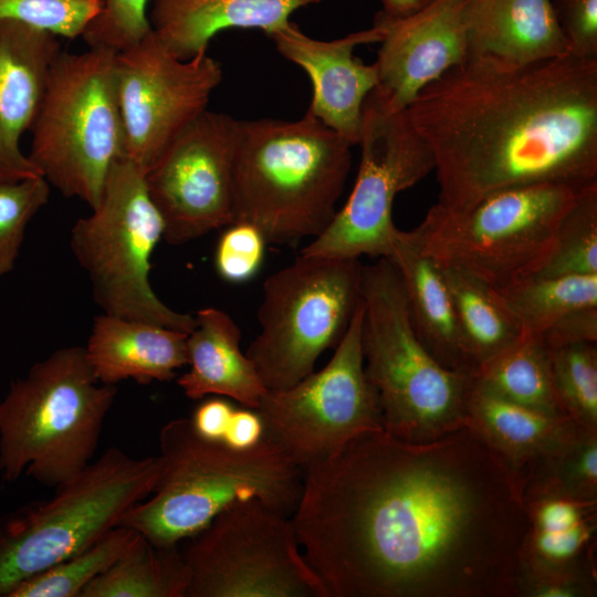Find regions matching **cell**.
I'll use <instances>...</instances> for the list:
<instances>
[{
  "label": "cell",
  "mask_w": 597,
  "mask_h": 597,
  "mask_svg": "<svg viewBox=\"0 0 597 597\" xmlns=\"http://www.w3.org/2000/svg\"><path fill=\"white\" fill-rule=\"evenodd\" d=\"M291 519L329 597H517L521 488L469 427L357 436L305 469Z\"/></svg>",
  "instance_id": "6da1fadb"
},
{
  "label": "cell",
  "mask_w": 597,
  "mask_h": 597,
  "mask_svg": "<svg viewBox=\"0 0 597 597\" xmlns=\"http://www.w3.org/2000/svg\"><path fill=\"white\" fill-rule=\"evenodd\" d=\"M406 113L433 156L444 211L520 185L597 182V60L506 66L469 57Z\"/></svg>",
  "instance_id": "7a4b0ae2"
},
{
  "label": "cell",
  "mask_w": 597,
  "mask_h": 597,
  "mask_svg": "<svg viewBox=\"0 0 597 597\" xmlns=\"http://www.w3.org/2000/svg\"><path fill=\"white\" fill-rule=\"evenodd\" d=\"M159 450L153 492L118 523L156 545H178L241 500L256 499L286 516L298 504L305 471L266 437L233 448L200 436L190 418H177L160 429Z\"/></svg>",
  "instance_id": "3957f363"
},
{
  "label": "cell",
  "mask_w": 597,
  "mask_h": 597,
  "mask_svg": "<svg viewBox=\"0 0 597 597\" xmlns=\"http://www.w3.org/2000/svg\"><path fill=\"white\" fill-rule=\"evenodd\" d=\"M353 146L307 114L239 119L234 222L253 224L268 243L316 238L337 212Z\"/></svg>",
  "instance_id": "277c9868"
},
{
  "label": "cell",
  "mask_w": 597,
  "mask_h": 597,
  "mask_svg": "<svg viewBox=\"0 0 597 597\" xmlns=\"http://www.w3.org/2000/svg\"><path fill=\"white\" fill-rule=\"evenodd\" d=\"M117 394L101 383L82 346L54 350L11 381L0 400V473L57 486L87 467Z\"/></svg>",
  "instance_id": "5b68a950"
},
{
  "label": "cell",
  "mask_w": 597,
  "mask_h": 597,
  "mask_svg": "<svg viewBox=\"0 0 597 597\" xmlns=\"http://www.w3.org/2000/svg\"><path fill=\"white\" fill-rule=\"evenodd\" d=\"M362 346L384 430L422 443L467 427L473 375L442 366L419 339L400 277L386 258L363 266Z\"/></svg>",
  "instance_id": "8992f818"
},
{
  "label": "cell",
  "mask_w": 597,
  "mask_h": 597,
  "mask_svg": "<svg viewBox=\"0 0 597 597\" xmlns=\"http://www.w3.org/2000/svg\"><path fill=\"white\" fill-rule=\"evenodd\" d=\"M159 455L135 458L107 449L45 500L0 517V597L86 548L154 490Z\"/></svg>",
  "instance_id": "52a82bcc"
},
{
  "label": "cell",
  "mask_w": 597,
  "mask_h": 597,
  "mask_svg": "<svg viewBox=\"0 0 597 597\" xmlns=\"http://www.w3.org/2000/svg\"><path fill=\"white\" fill-rule=\"evenodd\" d=\"M115 57L106 49L61 51L31 128V161L64 197L91 209L112 166L125 156Z\"/></svg>",
  "instance_id": "ba28073f"
},
{
  "label": "cell",
  "mask_w": 597,
  "mask_h": 597,
  "mask_svg": "<svg viewBox=\"0 0 597 597\" xmlns=\"http://www.w3.org/2000/svg\"><path fill=\"white\" fill-rule=\"evenodd\" d=\"M580 190L535 182L494 191L463 212L433 205L415 229L422 250L440 265L498 290L540 270Z\"/></svg>",
  "instance_id": "9c48e42d"
},
{
  "label": "cell",
  "mask_w": 597,
  "mask_h": 597,
  "mask_svg": "<svg viewBox=\"0 0 597 597\" xmlns=\"http://www.w3.org/2000/svg\"><path fill=\"white\" fill-rule=\"evenodd\" d=\"M164 230L145 174L124 156L112 166L92 213L74 223L70 245L103 313L189 334L195 316L170 308L150 284V258Z\"/></svg>",
  "instance_id": "30bf717a"
},
{
  "label": "cell",
  "mask_w": 597,
  "mask_h": 597,
  "mask_svg": "<svg viewBox=\"0 0 597 597\" xmlns=\"http://www.w3.org/2000/svg\"><path fill=\"white\" fill-rule=\"evenodd\" d=\"M363 266L355 258L300 253L265 280L260 329L245 354L269 391L295 385L337 346L362 301Z\"/></svg>",
  "instance_id": "8fae6325"
},
{
  "label": "cell",
  "mask_w": 597,
  "mask_h": 597,
  "mask_svg": "<svg viewBox=\"0 0 597 597\" xmlns=\"http://www.w3.org/2000/svg\"><path fill=\"white\" fill-rule=\"evenodd\" d=\"M300 547L291 516L238 501L179 543L185 597H329Z\"/></svg>",
  "instance_id": "7c38bea8"
},
{
  "label": "cell",
  "mask_w": 597,
  "mask_h": 597,
  "mask_svg": "<svg viewBox=\"0 0 597 597\" xmlns=\"http://www.w3.org/2000/svg\"><path fill=\"white\" fill-rule=\"evenodd\" d=\"M362 326L360 301L327 365L286 389L268 391L255 409L264 437L304 471L357 436L384 430L379 398L365 371Z\"/></svg>",
  "instance_id": "4fadbf2b"
},
{
  "label": "cell",
  "mask_w": 597,
  "mask_h": 597,
  "mask_svg": "<svg viewBox=\"0 0 597 597\" xmlns=\"http://www.w3.org/2000/svg\"><path fill=\"white\" fill-rule=\"evenodd\" d=\"M357 145L360 161L352 192L328 227L300 253L388 258L398 229L392 221L396 196L434 169L433 156L406 109L390 112L371 93Z\"/></svg>",
  "instance_id": "5bb4252c"
},
{
  "label": "cell",
  "mask_w": 597,
  "mask_h": 597,
  "mask_svg": "<svg viewBox=\"0 0 597 597\" xmlns=\"http://www.w3.org/2000/svg\"><path fill=\"white\" fill-rule=\"evenodd\" d=\"M125 157L146 174L170 143L208 109L222 69L207 52L181 60L151 30L116 53Z\"/></svg>",
  "instance_id": "9a60e30c"
},
{
  "label": "cell",
  "mask_w": 597,
  "mask_h": 597,
  "mask_svg": "<svg viewBox=\"0 0 597 597\" xmlns=\"http://www.w3.org/2000/svg\"><path fill=\"white\" fill-rule=\"evenodd\" d=\"M238 129L239 119L207 109L145 174L169 244H185L234 222Z\"/></svg>",
  "instance_id": "2e32d148"
},
{
  "label": "cell",
  "mask_w": 597,
  "mask_h": 597,
  "mask_svg": "<svg viewBox=\"0 0 597 597\" xmlns=\"http://www.w3.org/2000/svg\"><path fill=\"white\" fill-rule=\"evenodd\" d=\"M468 0H432L415 13L387 19L371 95L390 112L406 109L419 92L468 60Z\"/></svg>",
  "instance_id": "e0dca14e"
},
{
  "label": "cell",
  "mask_w": 597,
  "mask_h": 597,
  "mask_svg": "<svg viewBox=\"0 0 597 597\" xmlns=\"http://www.w3.org/2000/svg\"><path fill=\"white\" fill-rule=\"evenodd\" d=\"M384 34V23L375 19L371 28L331 41L313 39L291 21L269 35L276 50L311 78L313 95L305 114L354 146L359 139L365 101L377 85L375 63L365 64L354 50L380 42Z\"/></svg>",
  "instance_id": "ac0fdd59"
},
{
  "label": "cell",
  "mask_w": 597,
  "mask_h": 597,
  "mask_svg": "<svg viewBox=\"0 0 597 597\" xmlns=\"http://www.w3.org/2000/svg\"><path fill=\"white\" fill-rule=\"evenodd\" d=\"M59 36L21 22L0 21V180L42 176L20 140L39 114Z\"/></svg>",
  "instance_id": "d6986e66"
},
{
  "label": "cell",
  "mask_w": 597,
  "mask_h": 597,
  "mask_svg": "<svg viewBox=\"0 0 597 597\" xmlns=\"http://www.w3.org/2000/svg\"><path fill=\"white\" fill-rule=\"evenodd\" d=\"M469 57L524 66L570 54L552 0H468Z\"/></svg>",
  "instance_id": "ffe728a7"
},
{
  "label": "cell",
  "mask_w": 597,
  "mask_h": 597,
  "mask_svg": "<svg viewBox=\"0 0 597 597\" xmlns=\"http://www.w3.org/2000/svg\"><path fill=\"white\" fill-rule=\"evenodd\" d=\"M322 0H150L153 34L174 55L189 60L207 52L219 32L260 29L268 35L285 27L297 9Z\"/></svg>",
  "instance_id": "44dd1931"
},
{
  "label": "cell",
  "mask_w": 597,
  "mask_h": 597,
  "mask_svg": "<svg viewBox=\"0 0 597 597\" xmlns=\"http://www.w3.org/2000/svg\"><path fill=\"white\" fill-rule=\"evenodd\" d=\"M186 333L103 313L93 321L84 347L96 378L106 385L170 381L187 365Z\"/></svg>",
  "instance_id": "7402d4cb"
},
{
  "label": "cell",
  "mask_w": 597,
  "mask_h": 597,
  "mask_svg": "<svg viewBox=\"0 0 597 597\" xmlns=\"http://www.w3.org/2000/svg\"><path fill=\"white\" fill-rule=\"evenodd\" d=\"M195 320L186 342L189 369L177 379L178 386L193 400L220 396L256 409L269 390L241 350L239 326L216 307L200 308Z\"/></svg>",
  "instance_id": "603a6c76"
},
{
  "label": "cell",
  "mask_w": 597,
  "mask_h": 597,
  "mask_svg": "<svg viewBox=\"0 0 597 597\" xmlns=\"http://www.w3.org/2000/svg\"><path fill=\"white\" fill-rule=\"evenodd\" d=\"M386 259L400 277L413 328L423 346L446 368L471 374L441 266L422 250L416 229H397Z\"/></svg>",
  "instance_id": "cb8c5ba5"
},
{
  "label": "cell",
  "mask_w": 597,
  "mask_h": 597,
  "mask_svg": "<svg viewBox=\"0 0 597 597\" xmlns=\"http://www.w3.org/2000/svg\"><path fill=\"white\" fill-rule=\"evenodd\" d=\"M467 413V427L504 463L520 488L525 469L573 420L507 401L479 386L474 378Z\"/></svg>",
  "instance_id": "d4e9b609"
},
{
  "label": "cell",
  "mask_w": 597,
  "mask_h": 597,
  "mask_svg": "<svg viewBox=\"0 0 597 597\" xmlns=\"http://www.w3.org/2000/svg\"><path fill=\"white\" fill-rule=\"evenodd\" d=\"M440 266L452 300L467 366L474 374L519 342L524 331L493 287L454 268Z\"/></svg>",
  "instance_id": "484cf974"
},
{
  "label": "cell",
  "mask_w": 597,
  "mask_h": 597,
  "mask_svg": "<svg viewBox=\"0 0 597 597\" xmlns=\"http://www.w3.org/2000/svg\"><path fill=\"white\" fill-rule=\"evenodd\" d=\"M523 501L555 496L597 503V429L572 420L525 469Z\"/></svg>",
  "instance_id": "4316f807"
},
{
  "label": "cell",
  "mask_w": 597,
  "mask_h": 597,
  "mask_svg": "<svg viewBox=\"0 0 597 597\" xmlns=\"http://www.w3.org/2000/svg\"><path fill=\"white\" fill-rule=\"evenodd\" d=\"M188 570L179 544L156 545L142 534L81 597H185Z\"/></svg>",
  "instance_id": "83f0119b"
},
{
  "label": "cell",
  "mask_w": 597,
  "mask_h": 597,
  "mask_svg": "<svg viewBox=\"0 0 597 597\" xmlns=\"http://www.w3.org/2000/svg\"><path fill=\"white\" fill-rule=\"evenodd\" d=\"M473 378L507 401L553 417H568L555 390L548 348L538 336L524 334L480 367Z\"/></svg>",
  "instance_id": "f1b7e54d"
},
{
  "label": "cell",
  "mask_w": 597,
  "mask_h": 597,
  "mask_svg": "<svg viewBox=\"0 0 597 597\" xmlns=\"http://www.w3.org/2000/svg\"><path fill=\"white\" fill-rule=\"evenodd\" d=\"M495 291L524 334L538 336L566 313L597 306V274L530 275Z\"/></svg>",
  "instance_id": "f546056e"
},
{
  "label": "cell",
  "mask_w": 597,
  "mask_h": 597,
  "mask_svg": "<svg viewBox=\"0 0 597 597\" xmlns=\"http://www.w3.org/2000/svg\"><path fill=\"white\" fill-rule=\"evenodd\" d=\"M138 532L117 525L93 544L17 586L9 597H81L133 542Z\"/></svg>",
  "instance_id": "4dcf8cb0"
},
{
  "label": "cell",
  "mask_w": 597,
  "mask_h": 597,
  "mask_svg": "<svg viewBox=\"0 0 597 597\" xmlns=\"http://www.w3.org/2000/svg\"><path fill=\"white\" fill-rule=\"evenodd\" d=\"M597 274V184L583 188L563 217L549 254L533 275Z\"/></svg>",
  "instance_id": "1f68e13d"
},
{
  "label": "cell",
  "mask_w": 597,
  "mask_h": 597,
  "mask_svg": "<svg viewBox=\"0 0 597 597\" xmlns=\"http://www.w3.org/2000/svg\"><path fill=\"white\" fill-rule=\"evenodd\" d=\"M597 343L548 348L553 381L567 416L597 429Z\"/></svg>",
  "instance_id": "d6a6232c"
},
{
  "label": "cell",
  "mask_w": 597,
  "mask_h": 597,
  "mask_svg": "<svg viewBox=\"0 0 597 597\" xmlns=\"http://www.w3.org/2000/svg\"><path fill=\"white\" fill-rule=\"evenodd\" d=\"M597 514L572 524L528 525L520 568L567 567L596 558Z\"/></svg>",
  "instance_id": "836d02e7"
},
{
  "label": "cell",
  "mask_w": 597,
  "mask_h": 597,
  "mask_svg": "<svg viewBox=\"0 0 597 597\" xmlns=\"http://www.w3.org/2000/svg\"><path fill=\"white\" fill-rule=\"evenodd\" d=\"M50 188L43 176L0 180V276L14 269L27 226L49 202Z\"/></svg>",
  "instance_id": "e575fe53"
},
{
  "label": "cell",
  "mask_w": 597,
  "mask_h": 597,
  "mask_svg": "<svg viewBox=\"0 0 597 597\" xmlns=\"http://www.w3.org/2000/svg\"><path fill=\"white\" fill-rule=\"evenodd\" d=\"M101 0H0V21L21 22L57 36H82Z\"/></svg>",
  "instance_id": "d590c367"
},
{
  "label": "cell",
  "mask_w": 597,
  "mask_h": 597,
  "mask_svg": "<svg viewBox=\"0 0 597 597\" xmlns=\"http://www.w3.org/2000/svg\"><path fill=\"white\" fill-rule=\"evenodd\" d=\"M150 0H101V9L82 34L88 48L121 52L149 31Z\"/></svg>",
  "instance_id": "8d00e7d4"
},
{
  "label": "cell",
  "mask_w": 597,
  "mask_h": 597,
  "mask_svg": "<svg viewBox=\"0 0 597 597\" xmlns=\"http://www.w3.org/2000/svg\"><path fill=\"white\" fill-rule=\"evenodd\" d=\"M266 243L262 232L251 223L234 222L227 226L214 252V266L219 276L230 283L251 280L262 265Z\"/></svg>",
  "instance_id": "74e56055"
},
{
  "label": "cell",
  "mask_w": 597,
  "mask_h": 597,
  "mask_svg": "<svg viewBox=\"0 0 597 597\" xmlns=\"http://www.w3.org/2000/svg\"><path fill=\"white\" fill-rule=\"evenodd\" d=\"M596 558L567 567L520 568L517 597H596Z\"/></svg>",
  "instance_id": "f35d334b"
},
{
  "label": "cell",
  "mask_w": 597,
  "mask_h": 597,
  "mask_svg": "<svg viewBox=\"0 0 597 597\" xmlns=\"http://www.w3.org/2000/svg\"><path fill=\"white\" fill-rule=\"evenodd\" d=\"M570 54L597 60V0H552Z\"/></svg>",
  "instance_id": "ab89813d"
},
{
  "label": "cell",
  "mask_w": 597,
  "mask_h": 597,
  "mask_svg": "<svg viewBox=\"0 0 597 597\" xmlns=\"http://www.w3.org/2000/svg\"><path fill=\"white\" fill-rule=\"evenodd\" d=\"M538 337L547 348L586 342L597 343V306L566 313Z\"/></svg>",
  "instance_id": "60d3db41"
},
{
  "label": "cell",
  "mask_w": 597,
  "mask_h": 597,
  "mask_svg": "<svg viewBox=\"0 0 597 597\" xmlns=\"http://www.w3.org/2000/svg\"><path fill=\"white\" fill-rule=\"evenodd\" d=\"M235 407L224 397L209 396L190 417L195 430L202 437L222 441Z\"/></svg>",
  "instance_id": "b9f144b4"
},
{
  "label": "cell",
  "mask_w": 597,
  "mask_h": 597,
  "mask_svg": "<svg viewBox=\"0 0 597 597\" xmlns=\"http://www.w3.org/2000/svg\"><path fill=\"white\" fill-rule=\"evenodd\" d=\"M264 438L262 420L255 409L235 408L222 442L233 448H250Z\"/></svg>",
  "instance_id": "7bdbcfd3"
},
{
  "label": "cell",
  "mask_w": 597,
  "mask_h": 597,
  "mask_svg": "<svg viewBox=\"0 0 597 597\" xmlns=\"http://www.w3.org/2000/svg\"><path fill=\"white\" fill-rule=\"evenodd\" d=\"M383 10L378 13L387 19H396L417 12L432 0H380Z\"/></svg>",
  "instance_id": "ee69618b"
}]
</instances>
